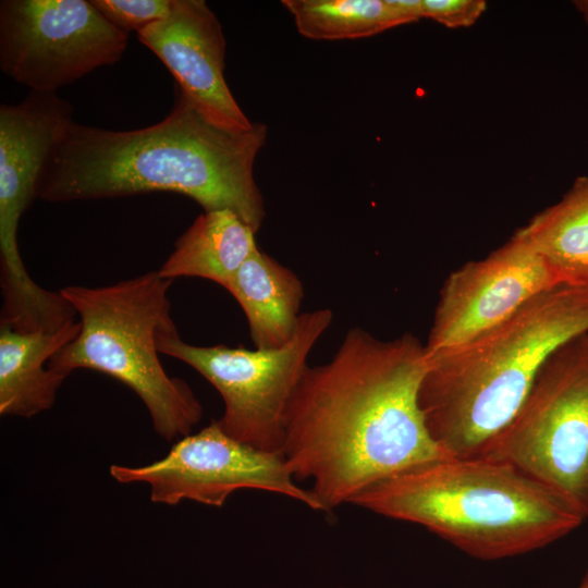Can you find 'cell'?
I'll return each mask as SVG.
<instances>
[{
  "label": "cell",
  "mask_w": 588,
  "mask_h": 588,
  "mask_svg": "<svg viewBox=\"0 0 588 588\" xmlns=\"http://www.w3.org/2000/svg\"><path fill=\"white\" fill-rule=\"evenodd\" d=\"M563 285L588 286V176L575 179L554 205L516 231Z\"/></svg>",
  "instance_id": "obj_16"
},
{
  "label": "cell",
  "mask_w": 588,
  "mask_h": 588,
  "mask_svg": "<svg viewBox=\"0 0 588 588\" xmlns=\"http://www.w3.org/2000/svg\"><path fill=\"white\" fill-rule=\"evenodd\" d=\"M137 38L208 122L231 133L254 126L228 87L222 25L206 1L173 0L169 16L138 32Z\"/></svg>",
  "instance_id": "obj_12"
},
{
  "label": "cell",
  "mask_w": 588,
  "mask_h": 588,
  "mask_svg": "<svg viewBox=\"0 0 588 588\" xmlns=\"http://www.w3.org/2000/svg\"><path fill=\"white\" fill-rule=\"evenodd\" d=\"M483 0H421L422 17L446 27H468L485 12Z\"/></svg>",
  "instance_id": "obj_19"
},
{
  "label": "cell",
  "mask_w": 588,
  "mask_h": 588,
  "mask_svg": "<svg viewBox=\"0 0 588 588\" xmlns=\"http://www.w3.org/2000/svg\"><path fill=\"white\" fill-rule=\"evenodd\" d=\"M256 232L231 210L204 211L177 238L158 273L169 280L196 277L226 289L258 249Z\"/></svg>",
  "instance_id": "obj_15"
},
{
  "label": "cell",
  "mask_w": 588,
  "mask_h": 588,
  "mask_svg": "<svg viewBox=\"0 0 588 588\" xmlns=\"http://www.w3.org/2000/svg\"><path fill=\"white\" fill-rule=\"evenodd\" d=\"M128 33L86 0H2L0 69L32 91L56 93L117 63Z\"/></svg>",
  "instance_id": "obj_9"
},
{
  "label": "cell",
  "mask_w": 588,
  "mask_h": 588,
  "mask_svg": "<svg viewBox=\"0 0 588 588\" xmlns=\"http://www.w3.org/2000/svg\"><path fill=\"white\" fill-rule=\"evenodd\" d=\"M478 456L507 463L588 517V333L560 347Z\"/></svg>",
  "instance_id": "obj_6"
},
{
  "label": "cell",
  "mask_w": 588,
  "mask_h": 588,
  "mask_svg": "<svg viewBox=\"0 0 588 588\" xmlns=\"http://www.w3.org/2000/svg\"><path fill=\"white\" fill-rule=\"evenodd\" d=\"M561 285L543 258L515 232L486 258L467 262L448 277L425 344L426 355L471 341Z\"/></svg>",
  "instance_id": "obj_11"
},
{
  "label": "cell",
  "mask_w": 588,
  "mask_h": 588,
  "mask_svg": "<svg viewBox=\"0 0 588 588\" xmlns=\"http://www.w3.org/2000/svg\"><path fill=\"white\" fill-rule=\"evenodd\" d=\"M242 307L256 348H277L294 335L304 296L297 275L256 249L225 289Z\"/></svg>",
  "instance_id": "obj_14"
},
{
  "label": "cell",
  "mask_w": 588,
  "mask_h": 588,
  "mask_svg": "<svg viewBox=\"0 0 588 588\" xmlns=\"http://www.w3.org/2000/svg\"><path fill=\"white\" fill-rule=\"evenodd\" d=\"M574 5L588 25V0L574 1Z\"/></svg>",
  "instance_id": "obj_20"
},
{
  "label": "cell",
  "mask_w": 588,
  "mask_h": 588,
  "mask_svg": "<svg viewBox=\"0 0 588 588\" xmlns=\"http://www.w3.org/2000/svg\"><path fill=\"white\" fill-rule=\"evenodd\" d=\"M73 120V107L57 93L32 91L0 107V283L3 318L25 322L45 315L54 294L28 274L17 230L37 197L45 166Z\"/></svg>",
  "instance_id": "obj_8"
},
{
  "label": "cell",
  "mask_w": 588,
  "mask_h": 588,
  "mask_svg": "<svg viewBox=\"0 0 588 588\" xmlns=\"http://www.w3.org/2000/svg\"><path fill=\"white\" fill-rule=\"evenodd\" d=\"M268 127L231 133L208 122L177 89L170 113L133 131L70 125L37 187L49 203L172 192L204 211L231 210L255 232L265 218L254 163Z\"/></svg>",
  "instance_id": "obj_2"
},
{
  "label": "cell",
  "mask_w": 588,
  "mask_h": 588,
  "mask_svg": "<svg viewBox=\"0 0 588 588\" xmlns=\"http://www.w3.org/2000/svg\"><path fill=\"white\" fill-rule=\"evenodd\" d=\"M586 333L588 286L561 285L471 341L426 355L419 405L430 434L449 456H478L516 415L548 359Z\"/></svg>",
  "instance_id": "obj_3"
},
{
  "label": "cell",
  "mask_w": 588,
  "mask_h": 588,
  "mask_svg": "<svg viewBox=\"0 0 588 588\" xmlns=\"http://www.w3.org/2000/svg\"><path fill=\"white\" fill-rule=\"evenodd\" d=\"M115 27L128 33L167 19L173 0H90Z\"/></svg>",
  "instance_id": "obj_18"
},
{
  "label": "cell",
  "mask_w": 588,
  "mask_h": 588,
  "mask_svg": "<svg viewBox=\"0 0 588 588\" xmlns=\"http://www.w3.org/2000/svg\"><path fill=\"white\" fill-rule=\"evenodd\" d=\"M78 320L57 331L20 332L0 326V414L32 418L52 407L66 375L50 359L79 333Z\"/></svg>",
  "instance_id": "obj_13"
},
{
  "label": "cell",
  "mask_w": 588,
  "mask_h": 588,
  "mask_svg": "<svg viewBox=\"0 0 588 588\" xmlns=\"http://www.w3.org/2000/svg\"><path fill=\"white\" fill-rule=\"evenodd\" d=\"M427 368L425 345L413 334L382 341L360 328L346 332L328 363L307 367L285 412L281 453L295 479L311 481L322 511L451 457L419 405Z\"/></svg>",
  "instance_id": "obj_1"
},
{
  "label": "cell",
  "mask_w": 588,
  "mask_h": 588,
  "mask_svg": "<svg viewBox=\"0 0 588 588\" xmlns=\"http://www.w3.org/2000/svg\"><path fill=\"white\" fill-rule=\"evenodd\" d=\"M580 588H588V575L586 576L583 585L580 586Z\"/></svg>",
  "instance_id": "obj_21"
},
{
  "label": "cell",
  "mask_w": 588,
  "mask_h": 588,
  "mask_svg": "<svg viewBox=\"0 0 588 588\" xmlns=\"http://www.w3.org/2000/svg\"><path fill=\"white\" fill-rule=\"evenodd\" d=\"M118 482H145L150 501L176 505L192 500L222 506L237 490L270 491L322 511L310 490L294 478L281 452H266L228 436L212 420L194 434L181 438L167 455L144 466L111 465Z\"/></svg>",
  "instance_id": "obj_10"
},
{
  "label": "cell",
  "mask_w": 588,
  "mask_h": 588,
  "mask_svg": "<svg viewBox=\"0 0 588 588\" xmlns=\"http://www.w3.org/2000/svg\"><path fill=\"white\" fill-rule=\"evenodd\" d=\"M298 33L315 40L365 38L403 25L390 0H283Z\"/></svg>",
  "instance_id": "obj_17"
},
{
  "label": "cell",
  "mask_w": 588,
  "mask_h": 588,
  "mask_svg": "<svg viewBox=\"0 0 588 588\" xmlns=\"http://www.w3.org/2000/svg\"><path fill=\"white\" fill-rule=\"evenodd\" d=\"M172 283L150 271L99 287H63L60 292L76 311L81 331L49 362L66 376L86 368L127 385L167 441L189 434L203 416L189 385L170 377L158 356V333L174 324L168 296Z\"/></svg>",
  "instance_id": "obj_5"
},
{
  "label": "cell",
  "mask_w": 588,
  "mask_h": 588,
  "mask_svg": "<svg viewBox=\"0 0 588 588\" xmlns=\"http://www.w3.org/2000/svg\"><path fill=\"white\" fill-rule=\"evenodd\" d=\"M351 503L421 525L485 560L544 547L585 520L537 480L483 456H451L412 467L375 483Z\"/></svg>",
  "instance_id": "obj_4"
},
{
  "label": "cell",
  "mask_w": 588,
  "mask_h": 588,
  "mask_svg": "<svg viewBox=\"0 0 588 588\" xmlns=\"http://www.w3.org/2000/svg\"><path fill=\"white\" fill-rule=\"evenodd\" d=\"M331 322L330 309L304 313L292 339L268 350L193 345L173 324L158 333L157 346L217 389L224 411L216 421L228 436L257 450L281 452L287 405L308 367L310 351Z\"/></svg>",
  "instance_id": "obj_7"
}]
</instances>
